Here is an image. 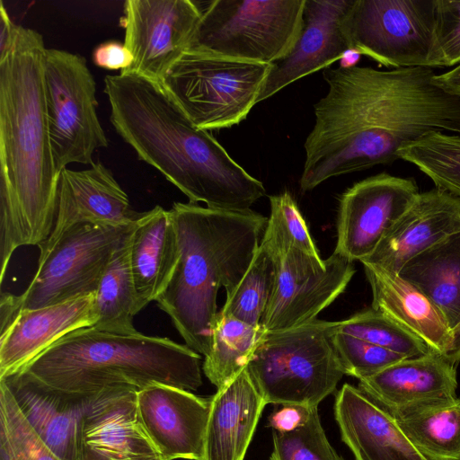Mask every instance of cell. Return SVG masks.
<instances>
[{
  "mask_svg": "<svg viewBox=\"0 0 460 460\" xmlns=\"http://www.w3.org/2000/svg\"><path fill=\"white\" fill-rule=\"evenodd\" d=\"M43 37L17 25L0 59V281L20 246H40L57 217L58 180L44 88Z\"/></svg>",
  "mask_w": 460,
  "mask_h": 460,
  "instance_id": "1",
  "label": "cell"
},
{
  "mask_svg": "<svg viewBox=\"0 0 460 460\" xmlns=\"http://www.w3.org/2000/svg\"><path fill=\"white\" fill-rule=\"evenodd\" d=\"M104 93L117 133L190 202L242 212L265 195L262 182L208 130L197 128L162 84L135 74L109 75Z\"/></svg>",
  "mask_w": 460,
  "mask_h": 460,
  "instance_id": "2",
  "label": "cell"
},
{
  "mask_svg": "<svg viewBox=\"0 0 460 460\" xmlns=\"http://www.w3.org/2000/svg\"><path fill=\"white\" fill-rule=\"evenodd\" d=\"M180 260L156 299L186 345L208 356L217 317V296H226L246 273L268 219L254 211H227L174 202L170 209Z\"/></svg>",
  "mask_w": 460,
  "mask_h": 460,
  "instance_id": "3",
  "label": "cell"
},
{
  "mask_svg": "<svg viewBox=\"0 0 460 460\" xmlns=\"http://www.w3.org/2000/svg\"><path fill=\"white\" fill-rule=\"evenodd\" d=\"M200 359L166 337L92 326L62 337L17 372L69 394H96L114 386L139 391L154 384L194 392L202 385Z\"/></svg>",
  "mask_w": 460,
  "mask_h": 460,
  "instance_id": "4",
  "label": "cell"
},
{
  "mask_svg": "<svg viewBox=\"0 0 460 460\" xmlns=\"http://www.w3.org/2000/svg\"><path fill=\"white\" fill-rule=\"evenodd\" d=\"M337 322L314 320L262 332L246 370L266 404L318 408L345 375L333 344Z\"/></svg>",
  "mask_w": 460,
  "mask_h": 460,
  "instance_id": "5",
  "label": "cell"
},
{
  "mask_svg": "<svg viewBox=\"0 0 460 460\" xmlns=\"http://www.w3.org/2000/svg\"><path fill=\"white\" fill-rule=\"evenodd\" d=\"M272 64L242 61L189 49L162 84L200 129L231 128L246 119Z\"/></svg>",
  "mask_w": 460,
  "mask_h": 460,
  "instance_id": "6",
  "label": "cell"
},
{
  "mask_svg": "<svg viewBox=\"0 0 460 460\" xmlns=\"http://www.w3.org/2000/svg\"><path fill=\"white\" fill-rule=\"evenodd\" d=\"M305 0H215L190 49L233 59L274 64L299 36Z\"/></svg>",
  "mask_w": 460,
  "mask_h": 460,
  "instance_id": "7",
  "label": "cell"
},
{
  "mask_svg": "<svg viewBox=\"0 0 460 460\" xmlns=\"http://www.w3.org/2000/svg\"><path fill=\"white\" fill-rule=\"evenodd\" d=\"M44 88L52 155L58 173L70 164L92 165L109 140L97 116L96 83L78 54L47 49Z\"/></svg>",
  "mask_w": 460,
  "mask_h": 460,
  "instance_id": "8",
  "label": "cell"
},
{
  "mask_svg": "<svg viewBox=\"0 0 460 460\" xmlns=\"http://www.w3.org/2000/svg\"><path fill=\"white\" fill-rule=\"evenodd\" d=\"M343 30L350 51L382 66L432 68L435 0H352Z\"/></svg>",
  "mask_w": 460,
  "mask_h": 460,
  "instance_id": "9",
  "label": "cell"
},
{
  "mask_svg": "<svg viewBox=\"0 0 460 460\" xmlns=\"http://www.w3.org/2000/svg\"><path fill=\"white\" fill-rule=\"evenodd\" d=\"M135 224H83L66 230L48 251L40 254L32 280L17 296L22 310L95 294L114 249Z\"/></svg>",
  "mask_w": 460,
  "mask_h": 460,
  "instance_id": "10",
  "label": "cell"
},
{
  "mask_svg": "<svg viewBox=\"0 0 460 460\" xmlns=\"http://www.w3.org/2000/svg\"><path fill=\"white\" fill-rule=\"evenodd\" d=\"M354 273L353 262L339 254L322 260L291 247L279 257L261 330L286 331L314 321L344 291Z\"/></svg>",
  "mask_w": 460,
  "mask_h": 460,
  "instance_id": "11",
  "label": "cell"
},
{
  "mask_svg": "<svg viewBox=\"0 0 460 460\" xmlns=\"http://www.w3.org/2000/svg\"><path fill=\"white\" fill-rule=\"evenodd\" d=\"M202 16L190 0H127L120 24L133 63L122 74H135L162 84L190 49Z\"/></svg>",
  "mask_w": 460,
  "mask_h": 460,
  "instance_id": "12",
  "label": "cell"
},
{
  "mask_svg": "<svg viewBox=\"0 0 460 460\" xmlns=\"http://www.w3.org/2000/svg\"><path fill=\"white\" fill-rule=\"evenodd\" d=\"M413 178L381 172L354 183L341 197L334 253L361 261L419 195Z\"/></svg>",
  "mask_w": 460,
  "mask_h": 460,
  "instance_id": "13",
  "label": "cell"
},
{
  "mask_svg": "<svg viewBox=\"0 0 460 460\" xmlns=\"http://www.w3.org/2000/svg\"><path fill=\"white\" fill-rule=\"evenodd\" d=\"M137 410L144 430L164 460H204L210 397L154 384L137 391Z\"/></svg>",
  "mask_w": 460,
  "mask_h": 460,
  "instance_id": "14",
  "label": "cell"
},
{
  "mask_svg": "<svg viewBox=\"0 0 460 460\" xmlns=\"http://www.w3.org/2000/svg\"><path fill=\"white\" fill-rule=\"evenodd\" d=\"M137 393L128 386L100 393L83 420L75 460H164L142 427Z\"/></svg>",
  "mask_w": 460,
  "mask_h": 460,
  "instance_id": "15",
  "label": "cell"
},
{
  "mask_svg": "<svg viewBox=\"0 0 460 460\" xmlns=\"http://www.w3.org/2000/svg\"><path fill=\"white\" fill-rule=\"evenodd\" d=\"M142 213L132 209L127 193L100 161L84 170L65 168L59 173L55 225L39 246L40 254L76 225L126 226L135 224Z\"/></svg>",
  "mask_w": 460,
  "mask_h": 460,
  "instance_id": "16",
  "label": "cell"
},
{
  "mask_svg": "<svg viewBox=\"0 0 460 460\" xmlns=\"http://www.w3.org/2000/svg\"><path fill=\"white\" fill-rule=\"evenodd\" d=\"M443 355L403 358L359 380L358 389L394 418L457 401L456 369Z\"/></svg>",
  "mask_w": 460,
  "mask_h": 460,
  "instance_id": "17",
  "label": "cell"
},
{
  "mask_svg": "<svg viewBox=\"0 0 460 460\" xmlns=\"http://www.w3.org/2000/svg\"><path fill=\"white\" fill-rule=\"evenodd\" d=\"M351 2L305 0L296 42L285 58L272 64L257 102L309 74L327 68L350 51L343 20Z\"/></svg>",
  "mask_w": 460,
  "mask_h": 460,
  "instance_id": "18",
  "label": "cell"
},
{
  "mask_svg": "<svg viewBox=\"0 0 460 460\" xmlns=\"http://www.w3.org/2000/svg\"><path fill=\"white\" fill-rule=\"evenodd\" d=\"M458 231L460 199L435 187L419 193L376 250L360 262L398 274L410 259Z\"/></svg>",
  "mask_w": 460,
  "mask_h": 460,
  "instance_id": "19",
  "label": "cell"
},
{
  "mask_svg": "<svg viewBox=\"0 0 460 460\" xmlns=\"http://www.w3.org/2000/svg\"><path fill=\"white\" fill-rule=\"evenodd\" d=\"M0 380L6 384L25 420L41 440L61 460H75L83 420L100 393H65L22 372Z\"/></svg>",
  "mask_w": 460,
  "mask_h": 460,
  "instance_id": "20",
  "label": "cell"
},
{
  "mask_svg": "<svg viewBox=\"0 0 460 460\" xmlns=\"http://www.w3.org/2000/svg\"><path fill=\"white\" fill-rule=\"evenodd\" d=\"M97 318L95 294L22 310L0 333V379L19 371L66 334L93 326Z\"/></svg>",
  "mask_w": 460,
  "mask_h": 460,
  "instance_id": "21",
  "label": "cell"
},
{
  "mask_svg": "<svg viewBox=\"0 0 460 460\" xmlns=\"http://www.w3.org/2000/svg\"><path fill=\"white\" fill-rule=\"evenodd\" d=\"M334 414L355 460H427L389 412L349 384L336 394Z\"/></svg>",
  "mask_w": 460,
  "mask_h": 460,
  "instance_id": "22",
  "label": "cell"
},
{
  "mask_svg": "<svg viewBox=\"0 0 460 460\" xmlns=\"http://www.w3.org/2000/svg\"><path fill=\"white\" fill-rule=\"evenodd\" d=\"M266 403L246 368L210 397L204 460H243Z\"/></svg>",
  "mask_w": 460,
  "mask_h": 460,
  "instance_id": "23",
  "label": "cell"
},
{
  "mask_svg": "<svg viewBox=\"0 0 460 460\" xmlns=\"http://www.w3.org/2000/svg\"><path fill=\"white\" fill-rule=\"evenodd\" d=\"M179 260L180 247L170 210L155 206L143 212L136 222L130 249L138 312L165 290Z\"/></svg>",
  "mask_w": 460,
  "mask_h": 460,
  "instance_id": "24",
  "label": "cell"
},
{
  "mask_svg": "<svg viewBox=\"0 0 460 460\" xmlns=\"http://www.w3.org/2000/svg\"><path fill=\"white\" fill-rule=\"evenodd\" d=\"M364 269L372 290V308L390 316L444 356L451 346L452 330L437 307L398 274Z\"/></svg>",
  "mask_w": 460,
  "mask_h": 460,
  "instance_id": "25",
  "label": "cell"
},
{
  "mask_svg": "<svg viewBox=\"0 0 460 460\" xmlns=\"http://www.w3.org/2000/svg\"><path fill=\"white\" fill-rule=\"evenodd\" d=\"M398 275L437 307L451 330L460 323V231L410 259Z\"/></svg>",
  "mask_w": 460,
  "mask_h": 460,
  "instance_id": "26",
  "label": "cell"
},
{
  "mask_svg": "<svg viewBox=\"0 0 460 460\" xmlns=\"http://www.w3.org/2000/svg\"><path fill=\"white\" fill-rule=\"evenodd\" d=\"M136 226V224H135ZM133 228L114 249L95 293V329L119 334L137 332L133 325L139 313L130 263Z\"/></svg>",
  "mask_w": 460,
  "mask_h": 460,
  "instance_id": "27",
  "label": "cell"
},
{
  "mask_svg": "<svg viewBox=\"0 0 460 460\" xmlns=\"http://www.w3.org/2000/svg\"><path fill=\"white\" fill-rule=\"evenodd\" d=\"M394 419L427 460H460V399L416 409Z\"/></svg>",
  "mask_w": 460,
  "mask_h": 460,
  "instance_id": "28",
  "label": "cell"
},
{
  "mask_svg": "<svg viewBox=\"0 0 460 460\" xmlns=\"http://www.w3.org/2000/svg\"><path fill=\"white\" fill-rule=\"evenodd\" d=\"M263 331L232 316L217 314L212 348L202 366L207 378L220 389L249 364Z\"/></svg>",
  "mask_w": 460,
  "mask_h": 460,
  "instance_id": "29",
  "label": "cell"
},
{
  "mask_svg": "<svg viewBox=\"0 0 460 460\" xmlns=\"http://www.w3.org/2000/svg\"><path fill=\"white\" fill-rule=\"evenodd\" d=\"M279 257L262 237L246 273L219 313L259 327L275 287Z\"/></svg>",
  "mask_w": 460,
  "mask_h": 460,
  "instance_id": "30",
  "label": "cell"
},
{
  "mask_svg": "<svg viewBox=\"0 0 460 460\" xmlns=\"http://www.w3.org/2000/svg\"><path fill=\"white\" fill-rule=\"evenodd\" d=\"M397 156L414 164L436 188L460 199V135L432 131L402 146Z\"/></svg>",
  "mask_w": 460,
  "mask_h": 460,
  "instance_id": "31",
  "label": "cell"
},
{
  "mask_svg": "<svg viewBox=\"0 0 460 460\" xmlns=\"http://www.w3.org/2000/svg\"><path fill=\"white\" fill-rule=\"evenodd\" d=\"M336 331L391 350L404 358L420 357L434 351L417 335L372 307L337 322Z\"/></svg>",
  "mask_w": 460,
  "mask_h": 460,
  "instance_id": "32",
  "label": "cell"
},
{
  "mask_svg": "<svg viewBox=\"0 0 460 460\" xmlns=\"http://www.w3.org/2000/svg\"><path fill=\"white\" fill-rule=\"evenodd\" d=\"M0 460H61L31 429L2 380Z\"/></svg>",
  "mask_w": 460,
  "mask_h": 460,
  "instance_id": "33",
  "label": "cell"
},
{
  "mask_svg": "<svg viewBox=\"0 0 460 460\" xmlns=\"http://www.w3.org/2000/svg\"><path fill=\"white\" fill-rule=\"evenodd\" d=\"M270 216L264 231L265 238L279 255L291 247L321 258L307 226L292 195L284 191L270 196Z\"/></svg>",
  "mask_w": 460,
  "mask_h": 460,
  "instance_id": "34",
  "label": "cell"
},
{
  "mask_svg": "<svg viewBox=\"0 0 460 460\" xmlns=\"http://www.w3.org/2000/svg\"><path fill=\"white\" fill-rule=\"evenodd\" d=\"M269 460H344L332 447L322 426L318 409L302 427L288 432L272 431Z\"/></svg>",
  "mask_w": 460,
  "mask_h": 460,
  "instance_id": "35",
  "label": "cell"
},
{
  "mask_svg": "<svg viewBox=\"0 0 460 460\" xmlns=\"http://www.w3.org/2000/svg\"><path fill=\"white\" fill-rule=\"evenodd\" d=\"M333 344L345 375L358 380L403 359L401 355L336 331Z\"/></svg>",
  "mask_w": 460,
  "mask_h": 460,
  "instance_id": "36",
  "label": "cell"
},
{
  "mask_svg": "<svg viewBox=\"0 0 460 460\" xmlns=\"http://www.w3.org/2000/svg\"><path fill=\"white\" fill-rule=\"evenodd\" d=\"M460 64V0H435V34L431 67Z\"/></svg>",
  "mask_w": 460,
  "mask_h": 460,
  "instance_id": "37",
  "label": "cell"
},
{
  "mask_svg": "<svg viewBox=\"0 0 460 460\" xmlns=\"http://www.w3.org/2000/svg\"><path fill=\"white\" fill-rule=\"evenodd\" d=\"M318 408L299 404H283L275 408L269 415L268 425L273 430L288 432L304 426Z\"/></svg>",
  "mask_w": 460,
  "mask_h": 460,
  "instance_id": "38",
  "label": "cell"
},
{
  "mask_svg": "<svg viewBox=\"0 0 460 460\" xmlns=\"http://www.w3.org/2000/svg\"><path fill=\"white\" fill-rule=\"evenodd\" d=\"M133 55L124 43L109 40L98 45L93 52V63L109 70H124L133 63Z\"/></svg>",
  "mask_w": 460,
  "mask_h": 460,
  "instance_id": "39",
  "label": "cell"
},
{
  "mask_svg": "<svg viewBox=\"0 0 460 460\" xmlns=\"http://www.w3.org/2000/svg\"><path fill=\"white\" fill-rule=\"evenodd\" d=\"M18 296L9 292H1L0 297V333L6 331L21 313Z\"/></svg>",
  "mask_w": 460,
  "mask_h": 460,
  "instance_id": "40",
  "label": "cell"
},
{
  "mask_svg": "<svg viewBox=\"0 0 460 460\" xmlns=\"http://www.w3.org/2000/svg\"><path fill=\"white\" fill-rule=\"evenodd\" d=\"M17 24H15L8 15L3 2H0V59L3 58L11 49Z\"/></svg>",
  "mask_w": 460,
  "mask_h": 460,
  "instance_id": "41",
  "label": "cell"
},
{
  "mask_svg": "<svg viewBox=\"0 0 460 460\" xmlns=\"http://www.w3.org/2000/svg\"><path fill=\"white\" fill-rule=\"evenodd\" d=\"M434 83L447 92L460 97V64L434 76Z\"/></svg>",
  "mask_w": 460,
  "mask_h": 460,
  "instance_id": "42",
  "label": "cell"
},
{
  "mask_svg": "<svg viewBox=\"0 0 460 460\" xmlns=\"http://www.w3.org/2000/svg\"><path fill=\"white\" fill-rule=\"evenodd\" d=\"M444 357L455 366L460 361V323L452 330V342Z\"/></svg>",
  "mask_w": 460,
  "mask_h": 460,
  "instance_id": "43",
  "label": "cell"
}]
</instances>
